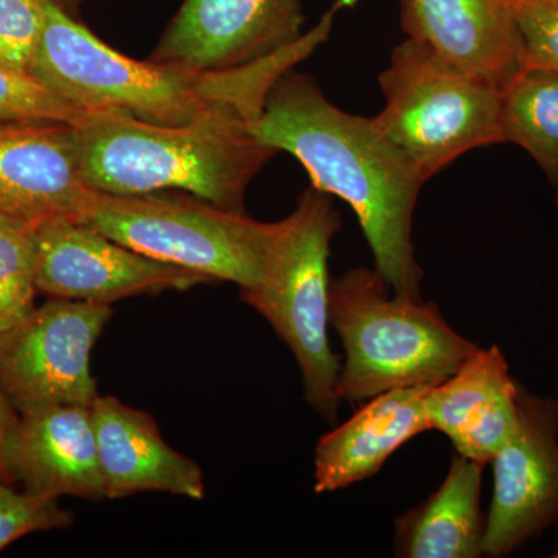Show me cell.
I'll list each match as a JSON object with an SVG mask.
<instances>
[{
	"instance_id": "cell-1",
	"label": "cell",
	"mask_w": 558,
	"mask_h": 558,
	"mask_svg": "<svg viewBox=\"0 0 558 558\" xmlns=\"http://www.w3.org/2000/svg\"><path fill=\"white\" fill-rule=\"evenodd\" d=\"M252 131L264 145L300 160L312 186L347 202L392 293L422 300L424 271L411 231L427 179L374 117L337 108L311 76L292 69L271 86Z\"/></svg>"
},
{
	"instance_id": "cell-2",
	"label": "cell",
	"mask_w": 558,
	"mask_h": 558,
	"mask_svg": "<svg viewBox=\"0 0 558 558\" xmlns=\"http://www.w3.org/2000/svg\"><path fill=\"white\" fill-rule=\"evenodd\" d=\"M46 24L31 76L86 110H116L160 126H185L220 116L258 120L279 76L307 60L332 32L337 0L311 32L284 49L230 70H189L124 57L43 0Z\"/></svg>"
},
{
	"instance_id": "cell-3",
	"label": "cell",
	"mask_w": 558,
	"mask_h": 558,
	"mask_svg": "<svg viewBox=\"0 0 558 558\" xmlns=\"http://www.w3.org/2000/svg\"><path fill=\"white\" fill-rule=\"evenodd\" d=\"M255 121L220 116L160 126L116 110H90L76 124L84 183L113 196L186 193L244 211L250 183L278 154L253 134Z\"/></svg>"
},
{
	"instance_id": "cell-4",
	"label": "cell",
	"mask_w": 558,
	"mask_h": 558,
	"mask_svg": "<svg viewBox=\"0 0 558 558\" xmlns=\"http://www.w3.org/2000/svg\"><path fill=\"white\" fill-rule=\"evenodd\" d=\"M329 326L347 357L337 380L341 402L436 387L480 348L459 336L435 303L396 295L379 271L365 267L330 281Z\"/></svg>"
},
{
	"instance_id": "cell-5",
	"label": "cell",
	"mask_w": 558,
	"mask_h": 558,
	"mask_svg": "<svg viewBox=\"0 0 558 558\" xmlns=\"http://www.w3.org/2000/svg\"><path fill=\"white\" fill-rule=\"evenodd\" d=\"M78 222L149 258L255 288L266 274L284 220L260 222L186 193L113 196L95 191Z\"/></svg>"
},
{
	"instance_id": "cell-6",
	"label": "cell",
	"mask_w": 558,
	"mask_h": 558,
	"mask_svg": "<svg viewBox=\"0 0 558 558\" xmlns=\"http://www.w3.org/2000/svg\"><path fill=\"white\" fill-rule=\"evenodd\" d=\"M379 81L385 108L374 119L427 180L469 150L505 142L501 84L424 40L399 44Z\"/></svg>"
},
{
	"instance_id": "cell-7",
	"label": "cell",
	"mask_w": 558,
	"mask_h": 558,
	"mask_svg": "<svg viewBox=\"0 0 558 558\" xmlns=\"http://www.w3.org/2000/svg\"><path fill=\"white\" fill-rule=\"evenodd\" d=\"M284 220L269 267L241 299L288 344L303 377L304 398L318 416L336 422L340 360L329 343L330 242L341 227L329 194L311 186Z\"/></svg>"
},
{
	"instance_id": "cell-8",
	"label": "cell",
	"mask_w": 558,
	"mask_h": 558,
	"mask_svg": "<svg viewBox=\"0 0 558 558\" xmlns=\"http://www.w3.org/2000/svg\"><path fill=\"white\" fill-rule=\"evenodd\" d=\"M109 304L53 299L0 336V388L20 414L50 407H92L90 357L112 318Z\"/></svg>"
},
{
	"instance_id": "cell-9",
	"label": "cell",
	"mask_w": 558,
	"mask_h": 558,
	"mask_svg": "<svg viewBox=\"0 0 558 558\" xmlns=\"http://www.w3.org/2000/svg\"><path fill=\"white\" fill-rule=\"evenodd\" d=\"M208 282L197 271L149 258L75 219H49L36 229V288L53 299L110 306Z\"/></svg>"
},
{
	"instance_id": "cell-10",
	"label": "cell",
	"mask_w": 558,
	"mask_h": 558,
	"mask_svg": "<svg viewBox=\"0 0 558 558\" xmlns=\"http://www.w3.org/2000/svg\"><path fill=\"white\" fill-rule=\"evenodd\" d=\"M492 468L483 556L501 558L558 520V399L532 395L519 381V425Z\"/></svg>"
},
{
	"instance_id": "cell-11",
	"label": "cell",
	"mask_w": 558,
	"mask_h": 558,
	"mask_svg": "<svg viewBox=\"0 0 558 558\" xmlns=\"http://www.w3.org/2000/svg\"><path fill=\"white\" fill-rule=\"evenodd\" d=\"M300 0H183L149 61L230 70L263 60L303 36Z\"/></svg>"
},
{
	"instance_id": "cell-12",
	"label": "cell",
	"mask_w": 558,
	"mask_h": 558,
	"mask_svg": "<svg viewBox=\"0 0 558 558\" xmlns=\"http://www.w3.org/2000/svg\"><path fill=\"white\" fill-rule=\"evenodd\" d=\"M94 196L83 179L76 124L0 121V219L32 227L81 220Z\"/></svg>"
},
{
	"instance_id": "cell-13",
	"label": "cell",
	"mask_w": 558,
	"mask_h": 558,
	"mask_svg": "<svg viewBox=\"0 0 558 558\" xmlns=\"http://www.w3.org/2000/svg\"><path fill=\"white\" fill-rule=\"evenodd\" d=\"M429 429L451 440L457 453L488 464L519 425V381L498 347L478 348L457 374L429 387Z\"/></svg>"
},
{
	"instance_id": "cell-14",
	"label": "cell",
	"mask_w": 558,
	"mask_h": 558,
	"mask_svg": "<svg viewBox=\"0 0 558 558\" xmlns=\"http://www.w3.org/2000/svg\"><path fill=\"white\" fill-rule=\"evenodd\" d=\"M90 409L106 498H126L142 492H163L194 501L205 498L199 464L172 449L149 413L132 409L113 396H98Z\"/></svg>"
},
{
	"instance_id": "cell-15",
	"label": "cell",
	"mask_w": 558,
	"mask_h": 558,
	"mask_svg": "<svg viewBox=\"0 0 558 558\" xmlns=\"http://www.w3.org/2000/svg\"><path fill=\"white\" fill-rule=\"evenodd\" d=\"M9 468L14 484L36 494L106 499L90 407H50L21 414Z\"/></svg>"
},
{
	"instance_id": "cell-16",
	"label": "cell",
	"mask_w": 558,
	"mask_h": 558,
	"mask_svg": "<svg viewBox=\"0 0 558 558\" xmlns=\"http://www.w3.org/2000/svg\"><path fill=\"white\" fill-rule=\"evenodd\" d=\"M400 21L409 38L502 87L521 69L515 0H400Z\"/></svg>"
},
{
	"instance_id": "cell-17",
	"label": "cell",
	"mask_w": 558,
	"mask_h": 558,
	"mask_svg": "<svg viewBox=\"0 0 558 558\" xmlns=\"http://www.w3.org/2000/svg\"><path fill=\"white\" fill-rule=\"evenodd\" d=\"M428 388H399L374 396L354 416L323 436L315 450V494L371 478L403 444L428 432Z\"/></svg>"
},
{
	"instance_id": "cell-18",
	"label": "cell",
	"mask_w": 558,
	"mask_h": 558,
	"mask_svg": "<svg viewBox=\"0 0 558 558\" xmlns=\"http://www.w3.org/2000/svg\"><path fill=\"white\" fill-rule=\"evenodd\" d=\"M483 470L484 464L454 454L442 484L396 520V557H484Z\"/></svg>"
},
{
	"instance_id": "cell-19",
	"label": "cell",
	"mask_w": 558,
	"mask_h": 558,
	"mask_svg": "<svg viewBox=\"0 0 558 558\" xmlns=\"http://www.w3.org/2000/svg\"><path fill=\"white\" fill-rule=\"evenodd\" d=\"M502 135L558 183V72L520 69L502 87Z\"/></svg>"
},
{
	"instance_id": "cell-20",
	"label": "cell",
	"mask_w": 558,
	"mask_h": 558,
	"mask_svg": "<svg viewBox=\"0 0 558 558\" xmlns=\"http://www.w3.org/2000/svg\"><path fill=\"white\" fill-rule=\"evenodd\" d=\"M36 229L0 219V336L36 307Z\"/></svg>"
},
{
	"instance_id": "cell-21",
	"label": "cell",
	"mask_w": 558,
	"mask_h": 558,
	"mask_svg": "<svg viewBox=\"0 0 558 558\" xmlns=\"http://www.w3.org/2000/svg\"><path fill=\"white\" fill-rule=\"evenodd\" d=\"M90 110L81 109L32 76L0 65V121H62L80 124Z\"/></svg>"
},
{
	"instance_id": "cell-22",
	"label": "cell",
	"mask_w": 558,
	"mask_h": 558,
	"mask_svg": "<svg viewBox=\"0 0 558 558\" xmlns=\"http://www.w3.org/2000/svg\"><path fill=\"white\" fill-rule=\"evenodd\" d=\"M11 486L0 481V553L25 535L72 526L73 513L61 508L60 498Z\"/></svg>"
},
{
	"instance_id": "cell-23",
	"label": "cell",
	"mask_w": 558,
	"mask_h": 558,
	"mask_svg": "<svg viewBox=\"0 0 558 558\" xmlns=\"http://www.w3.org/2000/svg\"><path fill=\"white\" fill-rule=\"evenodd\" d=\"M44 24L43 0H0V65L31 76Z\"/></svg>"
},
{
	"instance_id": "cell-24",
	"label": "cell",
	"mask_w": 558,
	"mask_h": 558,
	"mask_svg": "<svg viewBox=\"0 0 558 558\" xmlns=\"http://www.w3.org/2000/svg\"><path fill=\"white\" fill-rule=\"evenodd\" d=\"M521 43V69L558 72V0H515Z\"/></svg>"
},
{
	"instance_id": "cell-25",
	"label": "cell",
	"mask_w": 558,
	"mask_h": 558,
	"mask_svg": "<svg viewBox=\"0 0 558 558\" xmlns=\"http://www.w3.org/2000/svg\"><path fill=\"white\" fill-rule=\"evenodd\" d=\"M21 414L11 405L5 392L0 388V481L14 484L9 468L11 439L20 424Z\"/></svg>"
},
{
	"instance_id": "cell-26",
	"label": "cell",
	"mask_w": 558,
	"mask_h": 558,
	"mask_svg": "<svg viewBox=\"0 0 558 558\" xmlns=\"http://www.w3.org/2000/svg\"><path fill=\"white\" fill-rule=\"evenodd\" d=\"M53 2H57L58 5L68 11V13L75 14L76 11L80 10L81 3H83L84 0H53Z\"/></svg>"
},
{
	"instance_id": "cell-27",
	"label": "cell",
	"mask_w": 558,
	"mask_h": 558,
	"mask_svg": "<svg viewBox=\"0 0 558 558\" xmlns=\"http://www.w3.org/2000/svg\"><path fill=\"white\" fill-rule=\"evenodd\" d=\"M341 3H343V7L352 5V3L355 2V0H340Z\"/></svg>"
},
{
	"instance_id": "cell-28",
	"label": "cell",
	"mask_w": 558,
	"mask_h": 558,
	"mask_svg": "<svg viewBox=\"0 0 558 558\" xmlns=\"http://www.w3.org/2000/svg\"><path fill=\"white\" fill-rule=\"evenodd\" d=\"M557 197H556V205H557V208H558V183H557Z\"/></svg>"
},
{
	"instance_id": "cell-29",
	"label": "cell",
	"mask_w": 558,
	"mask_h": 558,
	"mask_svg": "<svg viewBox=\"0 0 558 558\" xmlns=\"http://www.w3.org/2000/svg\"><path fill=\"white\" fill-rule=\"evenodd\" d=\"M553 557H554V558H558V553H557V554H554V556H553Z\"/></svg>"
}]
</instances>
